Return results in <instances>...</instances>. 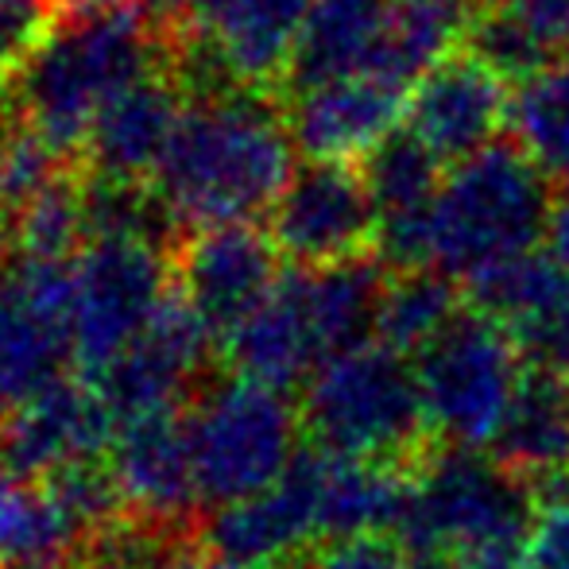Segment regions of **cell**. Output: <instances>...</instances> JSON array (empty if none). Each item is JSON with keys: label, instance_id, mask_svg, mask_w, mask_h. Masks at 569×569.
<instances>
[{"label": "cell", "instance_id": "cell-20", "mask_svg": "<svg viewBox=\"0 0 569 569\" xmlns=\"http://www.w3.org/2000/svg\"><path fill=\"white\" fill-rule=\"evenodd\" d=\"M120 496L128 508L156 523H174L198 500L194 461H190L187 419L179 415H148V419L117 422L113 450H109Z\"/></svg>", "mask_w": 569, "mask_h": 569}, {"label": "cell", "instance_id": "cell-13", "mask_svg": "<svg viewBox=\"0 0 569 569\" xmlns=\"http://www.w3.org/2000/svg\"><path fill=\"white\" fill-rule=\"evenodd\" d=\"M187 59L163 62L159 70L143 74L124 93H117L101 117L93 120L90 143H86V174L109 187H151L163 151L171 143L179 117L190 101Z\"/></svg>", "mask_w": 569, "mask_h": 569}, {"label": "cell", "instance_id": "cell-26", "mask_svg": "<svg viewBox=\"0 0 569 569\" xmlns=\"http://www.w3.org/2000/svg\"><path fill=\"white\" fill-rule=\"evenodd\" d=\"M508 132L550 187H569V59L547 62L511 86Z\"/></svg>", "mask_w": 569, "mask_h": 569}, {"label": "cell", "instance_id": "cell-10", "mask_svg": "<svg viewBox=\"0 0 569 569\" xmlns=\"http://www.w3.org/2000/svg\"><path fill=\"white\" fill-rule=\"evenodd\" d=\"M268 232L295 268H333L372 252L380 240V210L360 167L307 159L295 167L268 213Z\"/></svg>", "mask_w": 569, "mask_h": 569}, {"label": "cell", "instance_id": "cell-9", "mask_svg": "<svg viewBox=\"0 0 569 569\" xmlns=\"http://www.w3.org/2000/svg\"><path fill=\"white\" fill-rule=\"evenodd\" d=\"M74 276L70 263H0V407L31 403L70 380L74 352Z\"/></svg>", "mask_w": 569, "mask_h": 569}, {"label": "cell", "instance_id": "cell-1", "mask_svg": "<svg viewBox=\"0 0 569 569\" xmlns=\"http://www.w3.org/2000/svg\"><path fill=\"white\" fill-rule=\"evenodd\" d=\"M295 140L271 93L194 86L163 151L151 194L187 232L256 226L295 174Z\"/></svg>", "mask_w": 569, "mask_h": 569}, {"label": "cell", "instance_id": "cell-30", "mask_svg": "<svg viewBox=\"0 0 569 569\" xmlns=\"http://www.w3.org/2000/svg\"><path fill=\"white\" fill-rule=\"evenodd\" d=\"M59 23V0H0V93Z\"/></svg>", "mask_w": 569, "mask_h": 569}, {"label": "cell", "instance_id": "cell-11", "mask_svg": "<svg viewBox=\"0 0 569 569\" xmlns=\"http://www.w3.org/2000/svg\"><path fill=\"white\" fill-rule=\"evenodd\" d=\"M218 341L210 326L190 310V302L174 287L171 302L159 310L156 322L143 330L117 360L90 376L98 396L106 399L117 422L174 415V407L194 388L198 372L210 360V345Z\"/></svg>", "mask_w": 569, "mask_h": 569}, {"label": "cell", "instance_id": "cell-33", "mask_svg": "<svg viewBox=\"0 0 569 569\" xmlns=\"http://www.w3.org/2000/svg\"><path fill=\"white\" fill-rule=\"evenodd\" d=\"M523 569H569V496H555L535 511Z\"/></svg>", "mask_w": 569, "mask_h": 569}, {"label": "cell", "instance_id": "cell-4", "mask_svg": "<svg viewBox=\"0 0 569 569\" xmlns=\"http://www.w3.org/2000/svg\"><path fill=\"white\" fill-rule=\"evenodd\" d=\"M550 182L516 143H492L453 167L435 202V271L465 287L535 256L547 237Z\"/></svg>", "mask_w": 569, "mask_h": 569}, {"label": "cell", "instance_id": "cell-5", "mask_svg": "<svg viewBox=\"0 0 569 569\" xmlns=\"http://www.w3.org/2000/svg\"><path fill=\"white\" fill-rule=\"evenodd\" d=\"M302 427L322 453L399 465L430 435L419 376L403 352L368 341L330 357L307 380Z\"/></svg>", "mask_w": 569, "mask_h": 569}, {"label": "cell", "instance_id": "cell-28", "mask_svg": "<svg viewBox=\"0 0 569 569\" xmlns=\"http://www.w3.org/2000/svg\"><path fill=\"white\" fill-rule=\"evenodd\" d=\"M461 310L453 279H446L442 271H403L388 279L376 318V341L403 357L407 352L419 357Z\"/></svg>", "mask_w": 569, "mask_h": 569}, {"label": "cell", "instance_id": "cell-24", "mask_svg": "<svg viewBox=\"0 0 569 569\" xmlns=\"http://www.w3.org/2000/svg\"><path fill=\"white\" fill-rule=\"evenodd\" d=\"M496 461L527 480H562L569 472V372L527 368L508 422L496 438Z\"/></svg>", "mask_w": 569, "mask_h": 569}, {"label": "cell", "instance_id": "cell-29", "mask_svg": "<svg viewBox=\"0 0 569 569\" xmlns=\"http://www.w3.org/2000/svg\"><path fill=\"white\" fill-rule=\"evenodd\" d=\"M54 492V500L67 508V516L78 523V531H90V527H106L113 523V516L124 508V496L120 485L109 469V461H90V465H74V469L54 472L51 480H43Z\"/></svg>", "mask_w": 569, "mask_h": 569}, {"label": "cell", "instance_id": "cell-6", "mask_svg": "<svg viewBox=\"0 0 569 569\" xmlns=\"http://www.w3.org/2000/svg\"><path fill=\"white\" fill-rule=\"evenodd\" d=\"M299 435L302 411H295L287 391L244 376L213 383L187 415L198 500L218 511L268 492L302 457Z\"/></svg>", "mask_w": 569, "mask_h": 569}, {"label": "cell", "instance_id": "cell-36", "mask_svg": "<svg viewBox=\"0 0 569 569\" xmlns=\"http://www.w3.org/2000/svg\"><path fill=\"white\" fill-rule=\"evenodd\" d=\"M547 256L558 260L569 271V187L558 190L555 202H550V218H547Z\"/></svg>", "mask_w": 569, "mask_h": 569}, {"label": "cell", "instance_id": "cell-40", "mask_svg": "<svg viewBox=\"0 0 569 569\" xmlns=\"http://www.w3.org/2000/svg\"><path fill=\"white\" fill-rule=\"evenodd\" d=\"M163 8H167V0H156V12L163 16Z\"/></svg>", "mask_w": 569, "mask_h": 569}, {"label": "cell", "instance_id": "cell-23", "mask_svg": "<svg viewBox=\"0 0 569 569\" xmlns=\"http://www.w3.org/2000/svg\"><path fill=\"white\" fill-rule=\"evenodd\" d=\"M411 477L399 465L349 461L318 450V508L326 539L391 535L403 527Z\"/></svg>", "mask_w": 569, "mask_h": 569}, {"label": "cell", "instance_id": "cell-8", "mask_svg": "<svg viewBox=\"0 0 569 569\" xmlns=\"http://www.w3.org/2000/svg\"><path fill=\"white\" fill-rule=\"evenodd\" d=\"M174 252L163 240L101 232L70 263L74 276V352L86 376L101 372L143 338L174 295Z\"/></svg>", "mask_w": 569, "mask_h": 569}, {"label": "cell", "instance_id": "cell-27", "mask_svg": "<svg viewBox=\"0 0 569 569\" xmlns=\"http://www.w3.org/2000/svg\"><path fill=\"white\" fill-rule=\"evenodd\" d=\"M12 252L23 260L74 263L90 244V174L86 167H62L43 190L12 210L8 221Z\"/></svg>", "mask_w": 569, "mask_h": 569}, {"label": "cell", "instance_id": "cell-3", "mask_svg": "<svg viewBox=\"0 0 569 569\" xmlns=\"http://www.w3.org/2000/svg\"><path fill=\"white\" fill-rule=\"evenodd\" d=\"M535 511L516 472L469 450L438 453L411 477L403 539L442 569H523Z\"/></svg>", "mask_w": 569, "mask_h": 569}, {"label": "cell", "instance_id": "cell-18", "mask_svg": "<svg viewBox=\"0 0 569 569\" xmlns=\"http://www.w3.org/2000/svg\"><path fill=\"white\" fill-rule=\"evenodd\" d=\"M310 4L315 0H232L218 28L190 47V59H206V70L190 78V86L210 82L213 70V78L226 86L279 93L307 28Z\"/></svg>", "mask_w": 569, "mask_h": 569}, {"label": "cell", "instance_id": "cell-14", "mask_svg": "<svg viewBox=\"0 0 569 569\" xmlns=\"http://www.w3.org/2000/svg\"><path fill=\"white\" fill-rule=\"evenodd\" d=\"M411 106V86L383 70L338 78L307 93L283 98L287 128L299 151L315 163H365Z\"/></svg>", "mask_w": 569, "mask_h": 569}, {"label": "cell", "instance_id": "cell-16", "mask_svg": "<svg viewBox=\"0 0 569 569\" xmlns=\"http://www.w3.org/2000/svg\"><path fill=\"white\" fill-rule=\"evenodd\" d=\"M117 438V419L90 380H62L31 403L4 415L0 461L28 480H51L74 465L106 461Z\"/></svg>", "mask_w": 569, "mask_h": 569}, {"label": "cell", "instance_id": "cell-12", "mask_svg": "<svg viewBox=\"0 0 569 569\" xmlns=\"http://www.w3.org/2000/svg\"><path fill=\"white\" fill-rule=\"evenodd\" d=\"M279 256L271 232L256 226L190 232L174 248V287L213 338L226 341L279 287Z\"/></svg>", "mask_w": 569, "mask_h": 569}, {"label": "cell", "instance_id": "cell-35", "mask_svg": "<svg viewBox=\"0 0 569 569\" xmlns=\"http://www.w3.org/2000/svg\"><path fill=\"white\" fill-rule=\"evenodd\" d=\"M232 8V0H167L163 8V20L187 39L190 47H198L213 28L218 20Z\"/></svg>", "mask_w": 569, "mask_h": 569}, {"label": "cell", "instance_id": "cell-39", "mask_svg": "<svg viewBox=\"0 0 569 569\" xmlns=\"http://www.w3.org/2000/svg\"><path fill=\"white\" fill-rule=\"evenodd\" d=\"M206 569H240V566H226V562H213V566H206Z\"/></svg>", "mask_w": 569, "mask_h": 569}, {"label": "cell", "instance_id": "cell-21", "mask_svg": "<svg viewBox=\"0 0 569 569\" xmlns=\"http://www.w3.org/2000/svg\"><path fill=\"white\" fill-rule=\"evenodd\" d=\"M396 20V0H315L279 98L376 70Z\"/></svg>", "mask_w": 569, "mask_h": 569}, {"label": "cell", "instance_id": "cell-7", "mask_svg": "<svg viewBox=\"0 0 569 569\" xmlns=\"http://www.w3.org/2000/svg\"><path fill=\"white\" fill-rule=\"evenodd\" d=\"M523 365V352L496 318L461 310L415 357L430 435L469 453L496 446L527 380Z\"/></svg>", "mask_w": 569, "mask_h": 569}, {"label": "cell", "instance_id": "cell-22", "mask_svg": "<svg viewBox=\"0 0 569 569\" xmlns=\"http://www.w3.org/2000/svg\"><path fill=\"white\" fill-rule=\"evenodd\" d=\"M221 349H226L232 372L276 391L310 380L326 365L315 330L307 322V310H302V299L295 291L291 271L279 279L271 299L221 341Z\"/></svg>", "mask_w": 569, "mask_h": 569}, {"label": "cell", "instance_id": "cell-37", "mask_svg": "<svg viewBox=\"0 0 569 569\" xmlns=\"http://www.w3.org/2000/svg\"><path fill=\"white\" fill-rule=\"evenodd\" d=\"M156 8V0H59V20H90V16L140 12Z\"/></svg>", "mask_w": 569, "mask_h": 569}, {"label": "cell", "instance_id": "cell-2", "mask_svg": "<svg viewBox=\"0 0 569 569\" xmlns=\"http://www.w3.org/2000/svg\"><path fill=\"white\" fill-rule=\"evenodd\" d=\"M187 54L190 43L156 8L59 20L4 90V106L59 163L82 167L101 109L143 74Z\"/></svg>", "mask_w": 569, "mask_h": 569}, {"label": "cell", "instance_id": "cell-17", "mask_svg": "<svg viewBox=\"0 0 569 569\" xmlns=\"http://www.w3.org/2000/svg\"><path fill=\"white\" fill-rule=\"evenodd\" d=\"M322 539L318 508V453H302L268 492L218 508L206 527L213 558L240 569H271Z\"/></svg>", "mask_w": 569, "mask_h": 569}, {"label": "cell", "instance_id": "cell-34", "mask_svg": "<svg viewBox=\"0 0 569 569\" xmlns=\"http://www.w3.org/2000/svg\"><path fill=\"white\" fill-rule=\"evenodd\" d=\"M86 569H190L182 555L156 539H124L113 550H101Z\"/></svg>", "mask_w": 569, "mask_h": 569}, {"label": "cell", "instance_id": "cell-38", "mask_svg": "<svg viewBox=\"0 0 569 569\" xmlns=\"http://www.w3.org/2000/svg\"><path fill=\"white\" fill-rule=\"evenodd\" d=\"M8 132H12V113L0 106V232H8L12 221V182H8Z\"/></svg>", "mask_w": 569, "mask_h": 569}, {"label": "cell", "instance_id": "cell-25", "mask_svg": "<svg viewBox=\"0 0 569 569\" xmlns=\"http://www.w3.org/2000/svg\"><path fill=\"white\" fill-rule=\"evenodd\" d=\"M78 539L82 531L51 488L0 461V569H59Z\"/></svg>", "mask_w": 569, "mask_h": 569}, {"label": "cell", "instance_id": "cell-31", "mask_svg": "<svg viewBox=\"0 0 569 569\" xmlns=\"http://www.w3.org/2000/svg\"><path fill=\"white\" fill-rule=\"evenodd\" d=\"M307 569H419V562L396 535H360L322 547Z\"/></svg>", "mask_w": 569, "mask_h": 569}, {"label": "cell", "instance_id": "cell-19", "mask_svg": "<svg viewBox=\"0 0 569 569\" xmlns=\"http://www.w3.org/2000/svg\"><path fill=\"white\" fill-rule=\"evenodd\" d=\"M472 310L496 318L531 368L569 372V271L547 252L469 283Z\"/></svg>", "mask_w": 569, "mask_h": 569}, {"label": "cell", "instance_id": "cell-15", "mask_svg": "<svg viewBox=\"0 0 569 569\" xmlns=\"http://www.w3.org/2000/svg\"><path fill=\"white\" fill-rule=\"evenodd\" d=\"M511 90L472 51L457 47L450 59L419 78L407 106V132L422 140L438 159L453 167L488 151L508 124Z\"/></svg>", "mask_w": 569, "mask_h": 569}, {"label": "cell", "instance_id": "cell-32", "mask_svg": "<svg viewBox=\"0 0 569 569\" xmlns=\"http://www.w3.org/2000/svg\"><path fill=\"white\" fill-rule=\"evenodd\" d=\"M508 12L550 59L569 54V0H488Z\"/></svg>", "mask_w": 569, "mask_h": 569}]
</instances>
